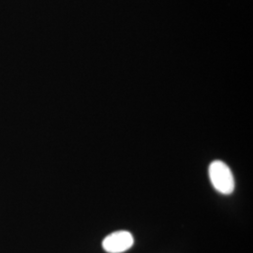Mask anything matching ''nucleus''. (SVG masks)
<instances>
[{
	"mask_svg": "<svg viewBox=\"0 0 253 253\" xmlns=\"http://www.w3.org/2000/svg\"><path fill=\"white\" fill-rule=\"evenodd\" d=\"M209 177L213 187L221 194H231L235 190V178L228 165L215 161L209 166Z\"/></svg>",
	"mask_w": 253,
	"mask_h": 253,
	"instance_id": "f257e3e1",
	"label": "nucleus"
},
{
	"mask_svg": "<svg viewBox=\"0 0 253 253\" xmlns=\"http://www.w3.org/2000/svg\"><path fill=\"white\" fill-rule=\"evenodd\" d=\"M134 243L132 235L127 231H118L107 235L102 241V248L109 253H122Z\"/></svg>",
	"mask_w": 253,
	"mask_h": 253,
	"instance_id": "f03ea898",
	"label": "nucleus"
}]
</instances>
